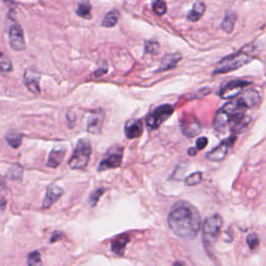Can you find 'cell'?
I'll return each instance as SVG.
<instances>
[{"label": "cell", "mask_w": 266, "mask_h": 266, "mask_svg": "<svg viewBox=\"0 0 266 266\" xmlns=\"http://www.w3.org/2000/svg\"><path fill=\"white\" fill-rule=\"evenodd\" d=\"M167 224L172 232L183 239L197 237L201 227V216L195 206L187 202H178L167 216Z\"/></svg>", "instance_id": "cell-1"}, {"label": "cell", "mask_w": 266, "mask_h": 266, "mask_svg": "<svg viewBox=\"0 0 266 266\" xmlns=\"http://www.w3.org/2000/svg\"><path fill=\"white\" fill-rule=\"evenodd\" d=\"M252 60L253 57L249 54V51H239L237 53L224 57L223 60L217 64L216 68L213 73L224 74L231 71H235L241 68V66L248 65Z\"/></svg>", "instance_id": "cell-2"}, {"label": "cell", "mask_w": 266, "mask_h": 266, "mask_svg": "<svg viewBox=\"0 0 266 266\" xmlns=\"http://www.w3.org/2000/svg\"><path fill=\"white\" fill-rule=\"evenodd\" d=\"M92 154L91 142L86 138L80 139L74 150L73 156L69 160V166L72 169H84L90 161Z\"/></svg>", "instance_id": "cell-3"}, {"label": "cell", "mask_w": 266, "mask_h": 266, "mask_svg": "<svg viewBox=\"0 0 266 266\" xmlns=\"http://www.w3.org/2000/svg\"><path fill=\"white\" fill-rule=\"evenodd\" d=\"M223 227V218L218 214H214L205 220L203 226V242L207 250H209L217 240Z\"/></svg>", "instance_id": "cell-4"}, {"label": "cell", "mask_w": 266, "mask_h": 266, "mask_svg": "<svg viewBox=\"0 0 266 266\" xmlns=\"http://www.w3.org/2000/svg\"><path fill=\"white\" fill-rule=\"evenodd\" d=\"M174 113V107L169 104H165L155 108L153 112L147 116V126L152 130L160 127V125L166 121Z\"/></svg>", "instance_id": "cell-5"}, {"label": "cell", "mask_w": 266, "mask_h": 266, "mask_svg": "<svg viewBox=\"0 0 266 266\" xmlns=\"http://www.w3.org/2000/svg\"><path fill=\"white\" fill-rule=\"evenodd\" d=\"M123 159V148H116L106 154V156L103 158L98 166V171L103 172L107 171L110 168H116L121 166Z\"/></svg>", "instance_id": "cell-6"}, {"label": "cell", "mask_w": 266, "mask_h": 266, "mask_svg": "<svg viewBox=\"0 0 266 266\" xmlns=\"http://www.w3.org/2000/svg\"><path fill=\"white\" fill-rule=\"evenodd\" d=\"M249 85V81H242V80H234L228 83L226 85L220 88L219 96L223 99L229 100L236 98L239 96L242 91L245 90V87Z\"/></svg>", "instance_id": "cell-7"}, {"label": "cell", "mask_w": 266, "mask_h": 266, "mask_svg": "<svg viewBox=\"0 0 266 266\" xmlns=\"http://www.w3.org/2000/svg\"><path fill=\"white\" fill-rule=\"evenodd\" d=\"M235 140H236L235 135H231L228 139L224 140V142H221L216 148H214L213 150L207 153L206 158L210 161H213V162L223 161L226 158L228 151H229V149H230V147H232L234 145Z\"/></svg>", "instance_id": "cell-8"}, {"label": "cell", "mask_w": 266, "mask_h": 266, "mask_svg": "<svg viewBox=\"0 0 266 266\" xmlns=\"http://www.w3.org/2000/svg\"><path fill=\"white\" fill-rule=\"evenodd\" d=\"M10 45L15 51H22L26 48V43L24 39V33L22 27L18 24H15L11 27L9 33Z\"/></svg>", "instance_id": "cell-9"}, {"label": "cell", "mask_w": 266, "mask_h": 266, "mask_svg": "<svg viewBox=\"0 0 266 266\" xmlns=\"http://www.w3.org/2000/svg\"><path fill=\"white\" fill-rule=\"evenodd\" d=\"M104 123V113L102 110H95L87 116L86 129L92 134H98L101 132Z\"/></svg>", "instance_id": "cell-10"}, {"label": "cell", "mask_w": 266, "mask_h": 266, "mask_svg": "<svg viewBox=\"0 0 266 266\" xmlns=\"http://www.w3.org/2000/svg\"><path fill=\"white\" fill-rule=\"evenodd\" d=\"M41 74L36 72L34 69H27L24 73V84L29 92L34 95H39L41 93L40 87Z\"/></svg>", "instance_id": "cell-11"}, {"label": "cell", "mask_w": 266, "mask_h": 266, "mask_svg": "<svg viewBox=\"0 0 266 266\" xmlns=\"http://www.w3.org/2000/svg\"><path fill=\"white\" fill-rule=\"evenodd\" d=\"M181 129L184 135L194 137L201 132V125L194 116L184 117L181 121Z\"/></svg>", "instance_id": "cell-12"}, {"label": "cell", "mask_w": 266, "mask_h": 266, "mask_svg": "<svg viewBox=\"0 0 266 266\" xmlns=\"http://www.w3.org/2000/svg\"><path fill=\"white\" fill-rule=\"evenodd\" d=\"M63 194H64V190L60 186H56V185L49 186L46 191L45 199H44L43 201V208L44 209L50 208L51 206L61 199Z\"/></svg>", "instance_id": "cell-13"}, {"label": "cell", "mask_w": 266, "mask_h": 266, "mask_svg": "<svg viewBox=\"0 0 266 266\" xmlns=\"http://www.w3.org/2000/svg\"><path fill=\"white\" fill-rule=\"evenodd\" d=\"M144 126L140 120H130L125 125V135L127 138H137L143 134Z\"/></svg>", "instance_id": "cell-14"}, {"label": "cell", "mask_w": 266, "mask_h": 266, "mask_svg": "<svg viewBox=\"0 0 266 266\" xmlns=\"http://www.w3.org/2000/svg\"><path fill=\"white\" fill-rule=\"evenodd\" d=\"M180 61H181V55L179 53L166 54V55H165L164 58H162L161 64L159 66V69L157 70V72H165L167 70L174 69Z\"/></svg>", "instance_id": "cell-15"}, {"label": "cell", "mask_w": 266, "mask_h": 266, "mask_svg": "<svg viewBox=\"0 0 266 266\" xmlns=\"http://www.w3.org/2000/svg\"><path fill=\"white\" fill-rule=\"evenodd\" d=\"M130 237L127 234H122L116 236V237L112 241V250L117 256H123L125 249H126L127 243L129 242Z\"/></svg>", "instance_id": "cell-16"}, {"label": "cell", "mask_w": 266, "mask_h": 266, "mask_svg": "<svg viewBox=\"0 0 266 266\" xmlns=\"http://www.w3.org/2000/svg\"><path fill=\"white\" fill-rule=\"evenodd\" d=\"M66 155V149L63 148H55L52 151L50 152L48 160H47V166L55 168L60 166V165L63 162Z\"/></svg>", "instance_id": "cell-17"}, {"label": "cell", "mask_w": 266, "mask_h": 266, "mask_svg": "<svg viewBox=\"0 0 266 266\" xmlns=\"http://www.w3.org/2000/svg\"><path fill=\"white\" fill-rule=\"evenodd\" d=\"M240 99L245 102V104L248 106V108H253L257 107L260 103V95L257 91L255 90H249L247 91L245 94H243Z\"/></svg>", "instance_id": "cell-18"}, {"label": "cell", "mask_w": 266, "mask_h": 266, "mask_svg": "<svg viewBox=\"0 0 266 266\" xmlns=\"http://www.w3.org/2000/svg\"><path fill=\"white\" fill-rule=\"evenodd\" d=\"M205 11H206L205 4L202 1H197L193 6V10L188 13L187 19L191 22H197L202 18Z\"/></svg>", "instance_id": "cell-19"}, {"label": "cell", "mask_w": 266, "mask_h": 266, "mask_svg": "<svg viewBox=\"0 0 266 266\" xmlns=\"http://www.w3.org/2000/svg\"><path fill=\"white\" fill-rule=\"evenodd\" d=\"M236 20H237V15L233 12L228 13L223 20V23H221V29L226 33H231L234 31Z\"/></svg>", "instance_id": "cell-20"}, {"label": "cell", "mask_w": 266, "mask_h": 266, "mask_svg": "<svg viewBox=\"0 0 266 266\" xmlns=\"http://www.w3.org/2000/svg\"><path fill=\"white\" fill-rule=\"evenodd\" d=\"M76 14L79 17L83 19H91L92 18V4L90 0H80L78 3V7Z\"/></svg>", "instance_id": "cell-21"}, {"label": "cell", "mask_w": 266, "mask_h": 266, "mask_svg": "<svg viewBox=\"0 0 266 266\" xmlns=\"http://www.w3.org/2000/svg\"><path fill=\"white\" fill-rule=\"evenodd\" d=\"M119 18H120L119 12H117L116 10L110 11L109 13H107L105 15V17L103 18V20L101 22V25L104 27H107V28L115 27L117 23V21H119Z\"/></svg>", "instance_id": "cell-22"}, {"label": "cell", "mask_w": 266, "mask_h": 266, "mask_svg": "<svg viewBox=\"0 0 266 266\" xmlns=\"http://www.w3.org/2000/svg\"><path fill=\"white\" fill-rule=\"evenodd\" d=\"M22 139H23L22 135L19 134V133H15V132L9 133V134H6L5 136L6 143L9 144L12 148H14V149H17V148L20 147V145L22 144Z\"/></svg>", "instance_id": "cell-23"}, {"label": "cell", "mask_w": 266, "mask_h": 266, "mask_svg": "<svg viewBox=\"0 0 266 266\" xmlns=\"http://www.w3.org/2000/svg\"><path fill=\"white\" fill-rule=\"evenodd\" d=\"M23 177V167L19 165H14L7 172V178L11 180H21Z\"/></svg>", "instance_id": "cell-24"}, {"label": "cell", "mask_w": 266, "mask_h": 266, "mask_svg": "<svg viewBox=\"0 0 266 266\" xmlns=\"http://www.w3.org/2000/svg\"><path fill=\"white\" fill-rule=\"evenodd\" d=\"M0 71L3 73H9L13 71V65L10 61V58L5 54H3L0 50Z\"/></svg>", "instance_id": "cell-25"}, {"label": "cell", "mask_w": 266, "mask_h": 266, "mask_svg": "<svg viewBox=\"0 0 266 266\" xmlns=\"http://www.w3.org/2000/svg\"><path fill=\"white\" fill-rule=\"evenodd\" d=\"M27 265L28 266H42L41 254L38 250L31 252L27 256Z\"/></svg>", "instance_id": "cell-26"}, {"label": "cell", "mask_w": 266, "mask_h": 266, "mask_svg": "<svg viewBox=\"0 0 266 266\" xmlns=\"http://www.w3.org/2000/svg\"><path fill=\"white\" fill-rule=\"evenodd\" d=\"M160 45L158 42L155 41H147L145 42V52L147 54H152L155 55L159 52Z\"/></svg>", "instance_id": "cell-27"}, {"label": "cell", "mask_w": 266, "mask_h": 266, "mask_svg": "<svg viewBox=\"0 0 266 266\" xmlns=\"http://www.w3.org/2000/svg\"><path fill=\"white\" fill-rule=\"evenodd\" d=\"M202 178H203V174L201 172H196L187 177V178L185 179V184L187 186L198 185V184L202 181Z\"/></svg>", "instance_id": "cell-28"}, {"label": "cell", "mask_w": 266, "mask_h": 266, "mask_svg": "<svg viewBox=\"0 0 266 266\" xmlns=\"http://www.w3.org/2000/svg\"><path fill=\"white\" fill-rule=\"evenodd\" d=\"M166 4L164 0H155L153 3V11L158 16H164L166 13Z\"/></svg>", "instance_id": "cell-29"}, {"label": "cell", "mask_w": 266, "mask_h": 266, "mask_svg": "<svg viewBox=\"0 0 266 266\" xmlns=\"http://www.w3.org/2000/svg\"><path fill=\"white\" fill-rule=\"evenodd\" d=\"M105 193V188H98V189H96L94 193L91 195L90 197V200H88V202H90V205L92 207H95L96 205H97V203L99 202V200L100 198L103 196V194Z\"/></svg>", "instance_id": "cell-30"}, {"label": "cell", "mask_w": 266, "mask_h": 266, "mask_svg": "<svg viewBox=\"0 0 266 266\" xmlns=\"http://www.w3.org/2000/svg\"><path fill=\"white\" fill-rule=\"evenodd\" d=\"M247 242H248V246L249 248L254 250L256 249L258 247H259V243H260V239L259 237L256 234H249L248 237H247Z\"/></svg>", "instance_id": "cell-31"}, {"label": "cell", "mask_w": 266, "mask_h": 266, "mask_svg": "<svg viewBox=\"0 0 266 266\" xmlns=\"http://www.w3.org/2000/svg\"><path fill=\"white\" fill-rule=\"evenodd\" d=\"M207 144H208V139H207L206 137H200L197 140V149L203 150L204 148L207 146Z\"/></svg>", "instance_id": "cell-32"}, {"label": "cell", "mask_w": 266, "mask_h": 266, "mask_svg": "<svg viewBox=\"0 0 266 266\" xmlns=\"http://www.w3.org/2000/svg\"><path fill=\"white\" fill-rule=\"evenodd\" d=\"M107 72V66L106 65L104 66H101V68L99 70H97L95 72V76H102V75H104V74Z\"/></svg>", "instance_id": "cell-33"}, {"label": "cell", "mask_w": 266, "mask_h": 266, "mask_svg": "<svg viewBox=\"0 0 266 266\" xmlns=\"http://www.w3.org/2000/svg\"><path fill=\"white\" fill-rule=\"evenodd\" d=\"M6 206V201L3 198H0V211H3L5 209Z\"/></svg>", "instance_id": "cell-34"}, {"label": "cell", "mask_w": 266, "mask_h": 266, "mask_svg": "<svg viewBox=\"0 0 266 266\" xmlns=\"http://www.w3.org/2000/svg\"><path fill=\"white\" fill-rule=\"evenodd\" d=\"M61 236H62V234H60V233H55V234H53V235H52V237H51L50 241H51V242H54V241H56L57 239L62 238Z\"/></svg>", "instance_id": "cell-35"}, {"label": "cell", "mask_w": 266, "mask_h": 266, "mask_svg": "<svg viewBox=\"0 0 266 266\" xmlns=\"http://www.w3.org/2000/svg\"><path fill=\"white\" fill-rule=\"evenodd\" d=\"M4 189H5V181L1 176H0V191H2Z\"/></svg>", "instance_id": "cell-36"}, {"label": "cell", "mask_w": 266, "mask_h": 266, "mask_svg": "<svg viewBox=\"0 0 266 266\" xmlns=\"http://www.w3.org/2000/svg\"><path fill=\"white\" fill-rule=\"evenodd\" d=\"M197 151H198V149H189L188 153H189L190 156H195V155L197 154Z\"/></svg>", "instance_id": "cell-37"}, {"label": "cell", "mask_w": 266, "mask_h": 266, "mask_svg": "<svg viewBox=\"0 0 266 266\" xmlns=\"http://www.w3.org/2000/svg\"><path fill=\"white\" fill-rule=\"evenodd\" d=\"M173 266H183V264H182L181 262H175V263L173 264Z\"/></svg>", "instance_id": "cell-38"}]
</instances>
